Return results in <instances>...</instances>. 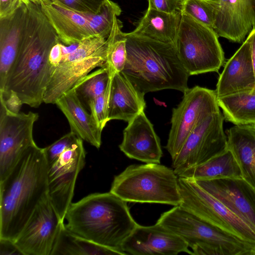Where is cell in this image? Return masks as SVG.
<instances>
[{
	"label": "cell",
	"instance_id": "obj_1",
	"mask_svg": "<svg viewBox=\"0 0 255 255\" xmlns=\"http://www.w3.org/2000/svg\"><path fill=\"white\" fill-rule=\"evenodd\" d=\"M27 3V17L18 54L0 94L13 91L23 104L37 108L43 102L55 69L49 63L51 49L60 40L40 3L28 0Z\"/></svg>",
	"mask_w": 255,
	"mask_h": 255
},
{
	"label": "cell",
	"instance_id": "obj_2",
	"mask_svg": "<svg viewBox=\"0 0 255 255\" xmlns=\"http://www.w3.org/2000/svg\"><path fill=\"white\" fill-rule=\"evenodd\" d=\"M48 168L45 148L35 144L0 183V239L14 242L37 205L48 196Z\"/></svg>",
	"mask_w": 255,
	"mask_h": 255
},
{
	"label": "cell",
	"instance_id": "obj_3",
	"mask_svg": "<svg viewBox=\"0 0 255 255\" xmlns=\"http://www.w3.org/2000/svg\"><path fill=\"white\" fill-rule=\"evenodd\" d=\"M127 202L110 191L89 194L71 203L64 226L74 234L125 255L122 245L138 225Z\"/></svg>",
	"mask_w": 255,
	"mask_h": 255
},
{
	"label": "cell",
	"instance_id": "obj_4",
	"mask_svg": "<svg viewBox=\"0 0 255 255\" xmlns=\"http://www.w3.org/2000/svg\"><path fill=\"white\" fill-rule=\"evenodd\" d=\"M127 57L122 73L140 92L174 89L184 93L190 75L174 44L125 33Z\"/></svg>",
	"mask_w": 255,
	"mask_h": 255
},
{
	"label": "cell",
	"instance_id": "obj_5",
	"mask_svg": "<svg viewBox=\"0 0 255 255\" xmlns=\"http://www.w3.org/2000/svg\"><path fill=\"white\" fill-rule=\"evenodd\" d=\"M157 222L181 237L193 255H254L255 244L224 233L180 205L162 213Z\"/></svg>",
	"mask_w": 255,
	"mask_h": 255
},
{
	"label": "cell",
	"instance_id": "obj_6",
	"mask_svg": "<svg viewBox=\"0 0 255 255\" xmlns=\"http://www.w3.org/2000/svg\"><path fill=\"white\" fill-rule=\"evenodd\" d=\"M110 192L126 202L180 205L178 176L160 163L132 164L114 177Z\"/></svg>",
	"mask_w": 255,
	"mask_h": 255
},
{
	"label": "cell",
	"instance_id": "obj_7",
	"mask_svg": "<svg viewBox=\"0 0 255 255\" xmlns=\"http://www.w3.org/2000/svg\"><path fill=\"white\" fill-rule=\"evenodd\" d=\"M174 46L190 76L217 72L225 62L224 52L215 31L185 14H181Z\"/></svg>",
	"mask_w": 255,
	"mask_h": 255
},
{
	"label": "cell",
	"instance_id": "obj_8",
	"mask_svg": "<svg viewBox=\"0 0 255 255\" xmlns=\"http://www.w3.org/2000/svg\"><path fill=\"white\" fill-rule=\"evenodd\" d=\"M180 205L218 230L255 244V232L194 180L178 177Z\"/></svg>",
	"mask_w": 255,
	"mask_h": 255
},
{
	"label": "cell",
	"instance_id": "obj_9",
	"mask_svg": "<svg viewBox=\"0 0 255 255\" xmlns=\"http://www.w3.org/2000/svg\"><path fill=\"white\" fill-rule=\"evenodd\" d=\"M173 109L166 149L172 159L178 154L190 133L209 116L220 111L215 91L200 86L188 88Z\"/></svg>",
	"mask_w": 255,
	"mask_h": 255
},
{
	"label": "cell",
	"instance_id": "obj_10",
	"mask_svg": "<svg viewBox=\"0 0 255 255\" xmlns=\"http://www.w3.org/2000/svg\"><path fill=\"white\" fill-rule=\"evenodd\" d=\"M0 109V183L12 172L24 153L36 144L33 129L37 113L15 114L8 111L3 102Z\"/></svg>",
	"mask_w": 255,
	"mask_h": 255
},
{
	"label": "cell",
	"instance_id": "obj_11",
	"mask_svg": "<svg viewBox=\"0 0 255 255\" xmlns=\"http://www.w3.org/2000/svg\"><path fill=\"white\" fill-rule=\"evenodd\" d=\"M224 119L219 111L207 118L190 133L178 154L172 159V167L177 175L227 149Z\"/></svg>",
	"mask_w": 255,
	"mask_h": 255
},
{
	"label": "cell",
	"instance_id": "obj_12",
	"mask_svg": "<svg viewBox=\"0 0 255 255\" xmlns=\"http://www.w3.org/2000/svg\"><path fill=\"white\" fill-rule=\"evenodd\" d=\"M83 140L79 137L55 161L48 164V197L63 222L72 203L78 175L85 164Z\"/></svg>",
	"mask_w": 255,
	"mask_h": 255
},
{
	"label": "cell",
	"instance_id": "obj_13",
	"mask_svg": "<svg viewBox=\"0 0 255 255\" xmlns=\"http://www.w3.org/2000/svg\"><path fill=\"white\" fill-rule=\"evenodd\" d=\"M64 223L47 196L37 205L14 243L23 255H51Z\"/></svg>",
	"mask_w": 255,
	"mask_h": 255
},
{
	"label": "cell",
	"instance_id": "obj_14",
	"mask_svg": "<svg viewBox=\"0 0 255 255\" xmlns=\"http://www.w3.org/2000/svg\"><path fill=\"white\" fill-rule=\"evenodd\" d=\"M195 181L255 232V189L247 181L243 178Z\"/></svg>",
	"mask_w": 255,
	"mask_h": 255
},
{
	"label": "cell",
	"instance_id": "obj_15",
	"mask_svg": "<svg viewBox=\"0 0 255 255\" xmlns=\"http://www.w3.org/2000/svg\"><path fill=\"white\" fill-rule=\"evenodd\" d=\"M187 244L179 236L156 222L152 226L138 225L122 245L125 255H193Z\"/></svg>",
	"mask_w": 255,
	"mask_h": 255
},
{
	"label": "cell",
	"instance_id": "obj_16",
	"mask_svg": "<svg viewBox=\"0 0 255 255\" xmlns=\"http://www.w3.org/2000/svg\"><path fill=\"white\" fill-rule=\"evenodd\" d=\"M119 148L131 159L146 163H160L162 151L160 139L144 111L128 122Z\"/></svg>",
	"mask_w": 255,
	"mask_h": 255
},
{
	"label": "cell",
	"instance_id": "obj_17",
	"mask_svg": "<svg viewBox=\"0 0 255 255\" xmlns=\"http://www.w3.org/2000/svg\"><path fill=\"white\" fill-rule=\"evenodd\" d=\"M252 31L226 63L215 90L217 98L255 89L252 61Z\"/></svg>",
	"mask_w": 255,
	"mask_h": 255
},
{
	"label": "cell",
	"instance_id": "obj_18",
	"mask_svg": "<svg viewBox=\"0 0 255 255\" xmlns=\"http://www.w3.org/2000/svg\"><path fill=\"white\" fill-rule=\"evenodd\" d=\"M213 30L219 37L242 43L255 29V0H218Z\"/></svg>",
	"mask_w": 255,
	"mask_h": 255
},
{
	"label": "cell",
	"instance_id": "obj_19",
	"mask_svg": "<svg viewBox=\"0 0 255 255\" xmlns=\"http://www.w3.org/2000/svg\"><path fill=\"white\" fill-rule=\"evenodd\" d=\"M107 47L106 41L104 44L90 56L57 66L47 86L43 102L55 104L57 100L70 90L81 79L95 68L104 66Z\"/></svg>",
	"mask_w": 255,
	"mask_h": 255
},
{
	"label": "cell",
	"instance_id": "obj_20",
	"mask_svg": "<svg viewBox=\"0 0 255 255\" xmlns=\"http://www.w3.org/2000/svg\"><path fill=\"white\" fill-rule=\"evenodd\" d=\"M42 12L55 30L60 41L68 46L96 35L88 20L80 12L56 0L40 2Z\"/></svg>",
	"mask_w": 255,
	"mask_h": 255
},
{
	"label": "cell",
	"instance_id": "obj_21",
	"mask_svg": "<svg viewBox=\"0 0 255 255\" xmlns=\"http://www.w3.org/2000/svg\"><path fill=\"white\" fill-rule=\"evenodd\" d=\"M27 0L10 15L0 18V91L17 57L27 17Z\"/></svg>",
	"mask_w": 255,
	"mask_h": 255
},
{
	"label": "cell",
	"instance_id": "obj_22",
	"mask_svg": "<svg viewBox=\"0 0 255 255\" xmlns=\"http://www.w3.org/2000/svg\"><path fill=\"white\" fill-rule=\"evenodd\" d=\"M145 94L138 91L122 73L111 78L108 120H120L128 122L144 111Z\"/></svg>",
	"mask_w": 255,
	"mask_h": 255
},
{
	"label": "cell",
	"instance_id": "obj_23",
	"mask_svg": "<svg viewBox=\"0 0 255 255\" xmlns=\"http://www.w3.org/2000/svg\"><path fill=\"white\" fill-rule=\"evenodd\" d=\"M55 104L67 119L71 131L97 148L100 147L102 130L87 113L73 89L58 99Z\"/></svg>",
	"mask_w": 255,
	"mask_h": 255
},
{
	"label": "cell",
	"instance_id": "obj_24",
	"mask_svg": "<svg viewBox=\"0 0 255 255\" xmlns=\"http://www.w3.org/2000/svg\"><path fill=\"white\" fill-rule=\"evenodd\" d=\"M227 136V148L237 160L242 178L255 189V125H235Z\"/></svg>",
	"mask_w": 255,
	"mask_h": 255
},
{
	"label": "cell",
	"instance_id": "obj_25",
	"mask_svg": "<svg viewBox=\"0 0 255 255\" xmlns=\"http://www.w3.org/2000/svg\"><path fill=\"white\" fill-rule=\"evenodd\" d=\"M181 13L171 14L147 8L132 32L157 41L175 44Z\"/></svg>",
	"mask_w": 255,
	"mask_h": 255
},
{
	"label": "cell",
	"instance_id": "obj_26",
	"mask_svg": "<svg viewBox=\"0 0 255 255\" xmlns=\"http://www.w3.org/2000/svg\"><path fill=\"white\" fill-rule=\"evenodd\" d=\"M177 175L195 181L242 178L239 164L232 152L228 148L206 162L186 169Z\"/></svg>",
	"mask_w": 255,
	"mask_h": 255
},
{
	"label": "cell",
	"instance_id": "obj_27",
	"mask_svg": "<svg viewBox=\"0 0 255 255\" xmlns=\"http://www.w3.org/2000/svg\"><path fill=\"white\" fill-rule=\"evenodd\" d=\"M224 119L235 125H255V89L217 98Z\"/></svg>",
	"mask_w": 255,
	"mask_h": 255
},
{
	"label": "cell",
	"instance_id": "obj_28",
	"mask_svg": "<svg viewBox=\"0 0 255 255\" xmlns=\"http://www.w3.org/2000/svg\"><path fill=\"white\" fill-rule=\"evenodd\" d=\"M121 253L97 244L61 227L51 255H115Z\"/></svg>",
	"mask_w": 255,
	"mask_h": 255
},
{
	"label": "cell",
	"instance_id": "obj_29",
	"mask_svg": "<svg viewBox=\"0 0 255 255\" xmlns=\"http://www.w3.org/2000/svg\"><path fill=\"white\" fill-rule=\"evenodd\" d=\"M122 28V22L115 17L111 32L106 39L108 47L105 65L111 78L116 73L122 72L127 60V39Z\"/></svg>",
	"mask_w": 255,
	"mask_h": 255
},
{
	"label": "cell",
	"instance_id": "obj_30",
	"mask_svg": "<svg viewBox=\"0 0 255 255\" xmlns=\"http://www.w3.org/2000/svg\"><path fill=\"white\" fill-rule=\"evenodd\" d=\"M111 80L108 68L105 65L83 77L72 89L83 106H88L90 102L105 92Z\"/></svg>",
	"mask_w": 255,
	"mask_h": 255
},
{
	"label": "cell",
	"instance_id": "obj_31",
	"mask_svg": "<svg viewBox=\"0 0 255 255\" xmlns=\"http://www.w3.org/2000/svg\"><path fill=\"white\" fill-rule=\"evenodd\" d=\"M79 12L88 20L96 35L107 39L111 32L115 17L121 14L122 10L117 3L107 0L96 14Z\"/></svg>",
	"mask_w": 255,
	"mask_h": 255
},
{
	"label": "cell",
	"instance_id": "obj_32",
	"mask_svg": "<svg viewBox=\"0 0 255 255\" xmlns=\"http://www.w3.org/2000/svg\"><path fill=\"white\" fill-rule=\"evenodd\" d=\"M219 7L218 0H184L181 14L213 29Z\"/></svg>",
	"mask_w": 255,
	"mask_h": 255
},
{
	"label": "cell",
	"instance_id": "obj_33",
	"mask_svg": "<svg viewBox=\"0 0 255 255\" xmlns=\"http://www.w3.org/2000/svg\"><path fill=\"white\" fill-rule=\"evenodd\" d=\"M106 39L99 35L83 39L73 52L63 57L60 64L81 60L90 56L104 44Z\"/></svg>",
	"mask_w": 255,
	"mask_h": 255
},
{
	"label": "cell",
	"instance_id": "obj_34",
	"mask_svg": "<svg viewBox=\"0 0 255 255\" xmlns=\"http://www.w3.org/2000/svg\"><path fill=\"white\" fill-rule=\"evenodd\" d=\"M111 83V80L105 92L90 102L88 106L91 115L98 127L102 130L109 122L108 111Z\"/></svg>",
	"mask_w": 255,
	"mask_h": 255
},
{
	"label": "cell",
	"instance_id": "obj_35",
	"mask_svg": "<svg viewBox=\"0 0 255 255\" xmlns=\"http://www.w3.org/2000/svg\"><path fill=\"white\" fill-rule=\"evenodd\" d=\"M78 138L74 133L70 131L48 146L45 147L48 164L55 161L63 152L70 147Z\"/></svg>",
	"mask_w": 255,
	"mask_h": 255
},
{
	"label": "cell",
	"instance_id": "obj_36",
	"mask_svg": "<svg viewBox=\"0 0 255 255\" xmlns=\"http://www.w3.org/2000/svg\"><path fill=\"white\" fill-rule=\"evenodd\" d=\"M75 11L88 14H96L107 0H56Z\"/></svg>",
	"mask_w": 255,
	"mask_h": 255
},
{
	"label": "cell",
	"instance_id": "obj_37",
	"mask_svg": "<svg viewBox=\"0 0 255 255\" xmlns=\"http://www.w3.org/2000/svg\"><path fill=\"white\" fill-rule=\"evenodd\" d=\"M184 0H147L148 8L171 14L181 13Z\"/></svg>",
	"mask_w": 255,
	"mask_h": 255
},
{
	"label": "cell",
	"instance_id": "obj_38",
	"mask_svg": "<svg viewBox=\"0 0 255 255\" xmlns=\"http://www.w3.org/2000/svg\"><path fill=\"white\" fill-rule=\"evenodd\" d=\"M0 101L3 102L8 111L15 114L20 113L23 104L17 94L13 91L5 95L0 94Z\"/></svg>",
	"mask_w": 255,
	"mask_h": 255
},
{
	"label": "cell",
	"instance_id": "obj_39",
	"mask_svg": "<svg viewBox=\"0 0 255 255\" xmlns=\"http://www.w3.org/2000/svg\"><path fill=\"white\" fill-rule=\"evenodd\" d=\"M25 0H0V18L13 13Z\"/></svg>",
	"mask_w": 255,
	"mask_h": 255
},
{
	"label": "cell",
	"instance_id": "obj_40",
	"mask_svg": "<svg viewBox=\"0 0 255 255\" xmlns=\"http://www.w3.org/2000/svg\"><path fill=\"white\" fill-rule=\"evenodd\" d=\"M0 254L22 255L14 242L4 239H0Z\"/></svg>",
	"mask_w": 255,
	"mask_h": 255
},
{
	"label": "cell",
	"instance_id": "obj_41",
	"mask_svg": "<svg viewBox=\"0 0 255 255\" xmlns=\"http://www.w3.org/2000/svg\"><path fill=\"white\" fill-rule=\"evenodd\" d=\"M62 44L61 41L55 44L50 52L49 63L51 66L55 68L60 64L63 57Z\"/></svg>",
	"mask_w": 255,
	"mask_h": 255
},
{
	"label": "cell",
	"instance_id": "obj_42",
	"mask_svg": "<svg viewBox=\"0 0 255 255\" xmlns=\"http://www.w3.org/2000/svg\"><path fill=\"white\" fill-rule=\"evenodd\" d=\"M253 37L252 40V61L253 66L255 77V29L253 30Z\"/></svg>",
	"mask_w": 255,
	"mask_h": 255
},
{
	"label": "cell",
	"instance_id": "obj_43",
	"mask_svg": "<svg viewBox=\"0 0 255 255\" xmlns=\"http://www.w3.org/2000/svg\"><path fill=\"white\" fill-rule=\"evenodd\" d=\"M27 0L32 2H34V3H40V2L43 0Z\"/></svg>",
	"mask_w": 255,
	"mask_h": 255
},
{
	"label": "cell",
	"instance_id": "obj_44",
	"mask_svg": "<svg viewBox=\"0 0 255 255\" xmlns=\"http://www.w3.org/2000/svg\"><path fill=\"white\" fill-rule=\"evenodd\" d=\"M254 255H255V253H254Z\"/></svg>",
	"mask_w": 255,
	"mask_h": 255
}]
</instances>
